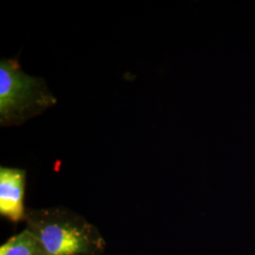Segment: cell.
<instances>
[{"label": "cell", "instance_id": "cell-4", "mask_svg": "<svg viewBox=\"0 0 255 255\" xmlns=\"http://www.w3.org/2000/svg\"><path fill=\"white\" fill-rule=\"evenodd\" d=\"M0 255H47L46 250L29 230L9 238L0 247Z\"/></svg>", "mask_w": 255, "mask_h": 255}, {"label": "cell", "instance_id": "cell-3", "mask_svg": "<svg viewBox=\"0 0 255 255\" xmlns=\"http://www.w3.org/2000/svg\"><path fill=\"white\" fill-rule=\"evenodd\" d=\"M26 180L27 173L23 169L0 167V215L13 223L26 218Z\"/></svg>", "mask_w": 255, "mask_h": 255}, {"label": "cell", "instance_id": "cell-1", "mask_svg": "<svg viewBox=\"0 0 255 255\" xmlns=\"http://www.w3.org/2000/svg\"><path fill=\"white\" fill-rule=\"evenodd\" d=\"M27 229L47 255H102L106 243L98 228L66 208L27 209Z\"/></svg>", "mask_w": 255, "mask_h": 255}, {"label": "cell", "instance_id": "cell-2", "mask_svg": "<svg viewBox=\"0 0 255 255\" xmlns=\"http://www.w3.org/2000/svg\"><path fill=\"white\" fill-rule=\"evenodd\" d=\"M57 99L46 82L25 73L16 59L0 62V124L20 126L54 106Z\"/></svg>", "mask_w": 255, "mask_h": 255}]
</instances>
